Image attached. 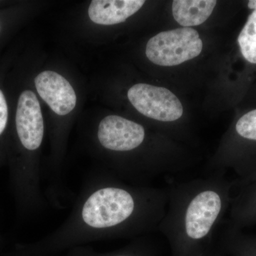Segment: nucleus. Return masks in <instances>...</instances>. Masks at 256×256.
<instances>
[{"label": "nucleus", "mask_w": 256, "mask_h": 256, "mask_svg": "<svg viewBox=\"0 0 256 256\" xmlns=\"http://www.w3.org/2000/svg\"><path fill=\"white\" fill-rule=\"evenodd\" d=\"M138 203L132 192L92 175L82 186L68 218L34 247L52 248L110 235L132 223Z\"/></svg>", "instance_id": "nucleus-1"}, {"label": "nucleus", "mask_w": 256, "mask_h": 256, "mask_svg": "<svg viewBox=\"0 0 256 256\" xmlns=\"http://www.w3.org/2000/svg\"><path fill=\"white\" fill-rule=\"evenodd\" d=\"M203 42L196 30L190 28L160 32L148 42V60L162 66H174L196 58L201 54Z\"/></svg>", "instance_id": "nucleus-2"}, {"label": "nucleus", "mask_w": 256, "mask_h": 256, "mask_svg": "<svg viewBox=\"0 0 256 256\" xmlns=\"http://www.w3.org/2000/svg\"><path fill=\"white\" fill-rule=\"evenodd\" d=\"M128 97L136 110L156 120L172 122L183 114L182 105L178 98L165 88L136 84L128 90Z\"/></svg>", "instance_id": "nucleus-3"}, {"label": "nucleus", "mask_w": 256, "mask_h": 256, "mask_svg": "<svg viewBox=\"0 0 256 256\" xmlns=\"http://www.w3.org/2000/svg\"><path fill=\"white\" fill-rule=\"evenodd\" d=\"M99 144L108 151H132L144 141L146 132L141 124L118 116H108L100 121L96 133Z\"/></svg>", "instance_id": "nucleus-4"}, {"label": "nucleus", "mask_w": 256, "mask_h": 256, "mask_svg": "<svg viewBox=\"0 0 256 256\" xmlns=\"http://www.w3.org/2000/svg\"><path fill=\"white\" fill-rule=\"evenodd\" d=\"M15 122L16 134L23 149L30 153L38 151L44 136V122L34 92L25 90L20 95Z\"/></svg>", "instance_id": "nucleus-5"}, {"label": "nucleus", "mask_w": 256, "mask_h": 256, "mask_svg": "<svg viewBox=\"0 0 256 256\" xmlns=\"http://www.w3.org/2000/svg\"><path fill=\"white\" fill-rule=\"evenodd\" d=\"M222 210V200L218 194L205 191L198 194L188 205L185 216L186 235L198 240L210 233Z\"/></svg>", "instance_id": "nucleus-6"}, {"label": "nucleus", "mask_w": 256, "mask_h": 256, "mask_svg": "<svg viewBox=\"0 0 256 256\" xmlns=\"http://www.w3.org/2000/svg\"><path fill=\"white\" fill-rule=\"evenodd\" d=\"M37 92L58 116H66L76 105V95L68 80L60 74L45 70L34 80Z\"/></svg>", "instance_id": "nucleus-7"}, {"label": "nucleus", "mask_w": 256, "mask_h": 256, "mask_svg": "<svg viewBox=\"0 0 256 256\" xmlns=\"http://www.w3.org/2000/svg\"><path fill=\"white\" fill-rule=\"evenodd\" d=\"M144 3L142 0H92L89 18L98 24H117L136 14Z\"/></svg>", "instance_id": "nucleus-8"}, {"label": "nucleus", "mask_w": 256, "mask_h": 256, "mask_svg": "<svg viewBox=\"0 0 256 256\" xmlns=\"http://www.w3.org/2000/svg\"><path fill=\"white\" fill-rule=\"evenodd\" d=\"M216 3L215 0H174L173 16L184 28L198 26L210 18Z\"/></svg>", "instance_id": "nucleus-9"}, {"label": "nucleus", "mask_w": 256, "mask_h": 256, "mask_svg": "<svg viewBox=\"0 0 256 256\" xmlns=\"http://www.w3.org/2000/svg\"><path fill=\"white\" fill-rule=\"evenodd\" d=\"M244 58L256 64V10L250 14L238 38Z\"/></svg>", "instance_id": "nucleus-10"}, {"label": "nucleus", "mask_w": 256, "mask_h": 256, "mask_svg": "<svg viewBox=\"0 0 256 256\" xmlns=\"http://www.w3.org/2000/svg\"><path fill=\"white\" fill-rule=\"evenodd\" d=\"M236 130L244 139L256 141V110L242 116L236 124Z\"/></svg>", "instance_id": "nucleus-11"}, {"label": "nucleus", "mask_w": 256, "mask_h": 256, "mask_svg": "<svg viewBox=\"0 0 256 256\" xmlns=\"http://www.w3.org/2000/svg\"><path fill=\"white\" fill-rule=\"evenodd\" d=\"M228 249L234 256H256V240H242L232 242Z\"/></svg>", "instance_id": "nucleus-12"}, {"label": "nucleus", "mask_w": 256, "mask_h": 256, "mask_svg": "<svg viewBox=\"0 0 256 256\" xmlns=\"http://www.w3.org/2000/svg\"><path fill=\"white\" fill-rule=\"evenodd\" d=\"M8 120V108L6 99L0 90V136L4 132Z\"/></svg>", "instance_id": "nucleus-13"}, {"label": "nucleus", "mask_w": 256, "mask_h": 256, "mask_svg": "<svg viewBox=\"0 0 256 256\" xmlns=\"http://www.w3.org/2000/svg\"><path fill=\"white\" fill-rule=\"evenodd\" d=\"M250 216H256V192L255 195L252 197V201L250 203V208H248Z\"/></svg>", "instance_id": "nucleus-14"}, {"label": "nucleus", "mask_w": 256, "mask_h": 256, "mask_svg": "<svg viewBox=\"0 0 256 256\" xmlns=\"http://www.w3.org/2000/svg\"><path fill=\"white\" fill-rule=\"evenodd\" d=\"M248 6L249 9L256 10V0H252V1H249L248 3Z\"/></svg>", "instance_id": "nucleus-15"}, {"label": "nucleus", "mask_w": 256, "mask_h": 256, "mask_svg": "<svg viewBox=\"0 0 256 256\" xmlns=\"http://www.w3.org/2000/svg\"><path fill=\"white\" fill-rule=\"evenodd\" d=\"M132 256L126 255V254H120V255H116V256Z\"/></svg>", "instance_id": "nucleus-16"}, {"label": "nucleus", "mask_w": 256, "mask_h": 256, "mask_svg": "<svg viewBox=\"0 0 256 256\" xmlns=\"http://www.w3.org/2000/svg\"><path fill=\"white\" fill-rule=\"evenodd\" d=\"M1 240H2V237H1V236H0V242H1Z\"/></svg>", "instance_id": "nucleus-17"}]
</instances>
